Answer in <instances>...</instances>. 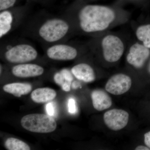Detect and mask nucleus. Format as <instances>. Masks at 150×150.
Masks as SVG:
<instances>
[{
    "instance_id": "13",
    "label": "nucleus",
    "mask_w": 150,
    "mask_h": 150,
    "mask_svg": "<svg viewBox=\"0 0 150 150\" xmlns=\"http://www.w3.org/2000/svg\"><path fill=\"white\" fill-rule=\"evenodd\" d=\"M91 98L93 107L98 111H103L108 109L112 105L111 97L103 90H94L92 92Z\"/></svg>"
},
{
    "instance_id": "19",
    "label": "nucleus",
    "mask_w": 150,
    "mask_h": 150,
    "mask_svg": "<svg viewBox=\"0 0 150 150\" xmlns=\"http://www.w3.org/2000/svg\"><path fill=\"white\" fill-rule=\"evenodd\" d=\"M16 1L17 0H0V11L12 8Z\"/></svg>"
},
{
    "instance_id": "3",
    "label": "nucleus",
    "mask_w": 150,
    "mask_h": 150,
    "mask_svg": "<svg viewBox=\"0 0 150 150\" xmlns=\"http://www.w3.org/2000/svg\"><path fill=\"white\" fill-rule=\"evenodd\" d=\"M74 32L70 20L59 17L46 19L36 30V34L40 40L50 45L62 42Z\"/></svg>"
},
{
    "instance_id": "25",
    "label": "nucleus",
    "mask_w": 150,
    "mask_h": 150,
    "mask_svg": "<svg viewBox=\"0 0 150 150\" xmlns=\"http://www.w3.org/2000/svg\"><path fill=\"white\" fill-rule=\"evenodd\" d=\"M148 71H149V73L150 74V62H149V66H148Z\"/></svg>"
},
{
    "instance_id": "5",
    "label": "nucleus",
    "mask_w": 150,
    "mask_h": 150,
    "mask_svg": "<svg viewBox=\"0 0 150 150\" xmlns=\"http://www.w3.org/2000/svg\"><path fill=\"white\" fill-rule=\"evenodd\" d=\"M21 123L24 129L34 133H51L57 127L56 121L52 116L40 113L25 115Z\"/></svg>"
},
{
    "instance_id": "15",
    "label": "nucleus",
    "mask_w": 150,
    "mask_h": 150,
    "mask_svg": "<svg viewBox=\"0 0 150 150\" xmlns=\"http://www.w3.org/2000/svg\"><path fill=\"white\" fill-rule=\"evenodd\" d=\"M56 96V92L53 89L42 88L33 91L31 93V98L36 103H45L52 101Z\"/></svg>"
},
{
    "instance_id": "17",
    "label": "nucleus",
    "mask_w": 150,
    "mask_h": 150,
    "mask_svg": "<svg viewBox=\"0 0 150 150\" xmlns=\"http://www.w3.org/2000/svg\"><path fill=\"white\" fill-rule=\"evenodd\" d=\"M134 32L136 40L150 49V23L136 25Z\"/></svg>"
},
{
    "instance_id": "11",
    "label": "nucleus",
    "mask_w": 150,
    "mask_h": 150,
    "mask_svg": "<svg viewBox=\"0 0 150 150\" xmlns=\"http://www.w3.org/2000/svg\"><path fill=\"white\" fill-rule=\"evenodd\" d=\"M43 67L36 64L24 63L18 64L13 67L12 74L18 78H27L39 76L43 74Z\"/></svg>"
},
{
    "instance_id": "23",
    "label": "nucleus",
    "mask_w": 150,
    "mask_h": 150,
    "mask_svg": "<svg viewBox=\"0 0 150 150\" xmlns=\"http://www.w3.org/2000/svg\"><path fill=\"white\" fill-rule=\"evenodd\" d=\"M136 150H150V148L148 147V146H142V145H140V146H138L135 149Z\"/></svg>"
},
{
    "instance_id": "6",
    "label": "nucleus",
    "mask_w": 150,
    "mask_h": 150,
    "mask_svg": "<svg viewBox=\"0 0 150 150\" xmlns=\"http://www.w3.org/2000/svg\"><path fill=\"white\" fill-rule=\"evenodd\" d=\"M127 64L136 70L144 67L150 56V49L137 40L129 42L126 52Z\"/></svg>"
},
{
    "instance_id": "14",
    "label": "nucleus",
    "mask_w": 150,
    "mask_h": 150,
    "mask_svg": "<svg viewBox=\"0 0 150 150\" xmlns=\"http://www.w3.org/2000/svg\"><path fill=\"white\" fill-rule=\"evenodd\" d=\"M74 76L71 71L67 69H63L55 74L54 80L64 91L69 92L71 90Z\"/></svg>"
},
{
    "instance_id": "4",
    "label": "nucleus",
    "mask_w": 150,
    "mask_h": 150,
    "mask_svg": "<svg viewBox=\"0 0 150 150\" xmlns=\"http://www.w3.org/2000/svg\"><path fill=\"white\" fill-rule=\"evenodd\" d=\"M4 57L12 64H21L34 61L38 56L36 48L31 44L20 43L6 46Z\"/></svg>"
},
{
    "instance_id": "18",
    "label": "nucleus",
    "mask_w": 150,
    "mask_h": 150,
    "mask_svg": "<svg viewBox=\"0 0 150 150\" xmlns=\"http://www.w3.org/2000/svg\"><path fill=\"white\" fill-rule=\"evenodd\" d=\"M5 146L8 150H30L29 145L16 138H9L5 142Z\"/></svg>"
},
{
    "instance_id": "24",
    "label": "nucleus",
    "mask_w": 150,
    "mask_h": 150,
    "mask_svg": "<svg viewBox=\"0 0 150 150\" xmlns=\"http://www.w3.org/2000/svg\"><path fill=\"white\" fill-rule=\"evenodd\" d=\"M79 83L78 82L76 81H74L72 82L71 87L74 89H76L78 87H79Z\"/></svg>"
},
{
    "instance_id": "2",
    "label": "nucleus",
    "mask_w": 150,
    "mask_h": 150,
    "mask_svg": "<svg viewBox=\"0 0 150 150\" xmlns=\"http://www.w3.org/2000/svg\"><path fill=\"white\" fill-rule=\"evenodd\" d=\"M129 43L122 34L108 31L92 37L87 48L100 55L106 63L114 64L126 54Z\"/></svg>"
},
{
    "instance_id": "21",
    "label": "nucleus",
    "mask_w": 150,
    "mask_h": 150,
    "mask_svg": "<svg viewBox=\"0 0 150 150\" xmlns=\"http://www.w3.org/2000/svg\"><path fill=\"white\" fill-rule=\"evenodd\" d=\"M68 111L71 114H75L77 112L76 100L73 98H70L68 101Z\"/></svg>"
},
{
    "instance_id": "20",
    "label": "nucleus",
    "mask_w": 150,
    "mask_h": 150,
    "mask_svg": "<svg viewBox=\"0 0 150 150\" xmlns=\"http://www.w3.org/2000/svg\"><path fill=\"white\" fill-rule=\"evenodd\" d=\"M46 109L48 115L51 116L56 115L57 111L56 105L54 102H49L47 103L46 105Z\"/></svg>"
},
{
    "instance_id": "8",
    "label": "nucleus",
    "mask_w": 150,
    "mask_h": 150,
    "mask_svg": "<svg viewBox=\"0 0 150 150\" xmlns=\"http://www.w3.org/2000/svg\"><path fill=\"white\" fill-rule=\"evenodd\" d=\"M132 83V79L129 75L124 73H117L108 79L105 84V89L111 94L121 95L129 91Z\"/></svg>"
},
{
    "instance_id": "7",
    "label": "nucleus",
    "mask_w": 150,
    "mask_h": 150,
    "mask_svg": "<svg viewBox=\"0 0 150 150\" xmlns=\"http://www.w3.org/2000/svg\"><path fill=\"white\" fill-rule=\"evenodd\" d=\"M82 47L74 44L62 42L51 44L47 48L46 54L49 59L56 61H71L76 59Z\"/></svg>"
},
{
    "instance_id": "12",
    "label": "nucleus",
    "mask_w": 150,
    "mask_h": 150,
    "mask_svg": "<svg viewBox=\"0 0 150 150\" xmlns=\"http://www.w3.org/2000/svg\"><path fill=\"white\" fill-rule=\"evenodd\" d=\"M71 71L76 79L84 82H92L96 79L95 71L87 63H81L76 64L71 68Z\"/></svg>"
},
{
    "instance_id": "1",
    "label": "nucleus",
    "mask_w": 150,
    "mask_h": 150,
    "mask_svg": "<svg viewBox=\"0 0 150 150\" xmlns=\"http://www.w3.org/2000/svg\"><path fill=\"white\" fill-rule=\"evenodd\" d=\"M129 17L125 11L112 7L87 4L69 13L68 18L75 32L94 37L126 23Z\"/></svg>"
},
{
    "instance_id": "10",
    "label": "nucleus",
    "mask_w": 150,
    "mask_h": 150,
    "mask_svg": "<svg viewBox=\"0 0 150 150\" xmlns=\"http://www.w3.org/2000/svg\"><path fill=\"white\" fill-rule=\"evenodd\" d=\"M24 13H18L11 9L0 12V38L8 34L22 18Z\"/></svg>"
},
{
    "instance_id": "9",
    "label": "nucleus",
    "mask_w": 150,
    "mask_h": 150,
    "mask_svg": "<svg viewBox=\"0 0 150 150\" xmlns=\"http://www.w3.org/2000/svg\"><path fill=\"white\" fill-rule=\"evenodd\" d=\"M129 113L120 109H112L105 112L103 119L106 126L113 131H120L125 128L129 121Z\"/></svg>"
},
{
    "instance_id": "16",
    "label": "nucleus",
    "mask_w": 150,
    "mask_h": 150,
    "mask_svg": "<svg viewBox=\"0 0 150 150\" xmlns=\"http://www.w3.org/2000/svg\"><path fill=\"white\" fill-rule=\"evenodd\" d=\"M32 88L30 84L25 83H13L6 84L3 87L4 91L17 97L29 93Z\"/></svg>"
},
{
    "instance_id": "22",
    "label": "nucleus",
    "mask_w": 150,
    "mask_h": 150,
    "mask_svg": "<svg viewBox=\"0 0 150 150\" xmlns=\"http://www.w3.org/2000/svg\"><path fill=\"white\" fill-rule=\"evenodd\" d=\"M144 143L146 146L150 149V131L144 134Z\"/></svg>"
}]
</instances>
